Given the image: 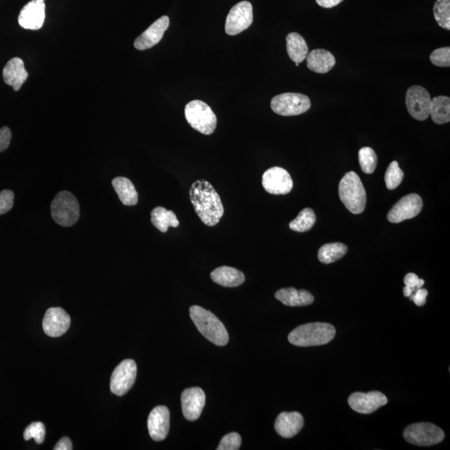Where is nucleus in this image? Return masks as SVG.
Segmentation results:
<instances>
[{
	"mask_svg": "<svg viewBox=\"0 0 450 450\" xmlns=\"http://www.w3.org/2000/svg\"><path fill=\"white\" fill-rule=\"evenodd\" d=\"M403 437L410 444L418 446H431L444 440L443 430L431 423H417L405 429Z\"/></svg>",
	"mask_w": 450,
	"mask_h": 450,
	"instance_id": "8",
	"label": "nucleus"
},
{
	"mask_svg": "<svg viewBox=\"0 0 450 450\" xmlns=\"http://www.w3.org/2000/svg\"><path fill=\"white\" fill-rule=\"evenodd\" d=\"M311 107L308 96L298 93H285L274 96L271 100V108L281 116H296L304 114Z\"/></svg>",
	"mask_w": 450,
	"mask_h": 450,
	"instance_id": "7",
	"label": "nucleus"
},
{
	"mask_svg": "<svg viewBox=\"0 0 450 450\" xmlns=\"http://www.w3.org/2000/svg\"><path fill=\"white\" fill-rule=\"evenodd\" d=\"M262 185L265 191L275 196H284L293 189L290 174L281 167H273L263 174Z\"/></svg>",
	"mask_w": 450,
	"mask_h": 450,
	"instance_id": "12",
	"label": "nucleus"
},
{
	"mask_svg": "<svg viewBox=\"0 0 450 450\" xmlns=\"http://www.w3.org/2000/svg\"><path fill=\"white\" fill-rule=\"evenodd\" d=\"M3 77L6 84L19 91L29 77L24 61L18 57L11 59L3 69Z\"/></svg>",
	"mask_w": 450,
	"mask_h": 450,
	"instance_id": "21",
	"label": "nucleus"
},
{
	"mask_svg": "<svg viewBox=\"0 0 450 450\" xmlns=\"http://www.w3.org/2000/svg\"><path fill=\"white\" fill-rule=\"evenodd\" d=\"M359 161L364 173L373 174L377 166V155L370 147H364L359 151Z\"/></svg>",
	"mask_w": 450,
	"mask_h": 450,
	"instance_id": "32",
	"label": "nucleus"
},
{
	"mask_svg": "<svg viewBox=\"0 0 450 450\" xmlns=\"http://www.w3.org/2000/svg\"><path fill=\"white\" fill-rule=\"evenodd\" d=\"M347 251L348 247L342 243L326 244L320 248L318 258L321 263L329 265L344 257Z\"/></svg>",
	"mask_w": 450,
	"mask_h": 450,
	"instance_id": "29",
	"label": "nucleus"
},
{
	"mask_svg": "<svg viewBox=\"0 0 450 450\" xmlns=\"http://www.w3.org/2000/svg\"><path fill=\"white\" fill-rule=\"evenodd\" d=\"M434 14L438 25L450 29V0H437L434 6Z\"/></svg>",
	"mask_w": 450,
	"mask_h": 450,
	"instance_id": "31",
	"label": "nucleus"
},
{
	"mask_svg": "<svg viewBox=\"0 0 450 450\" xmlns=\"http://www.w3.org/2000/svg\"><path fill=\"white\" fill-rule=\"evenodd\" d=\"M344 0H316L318 5L325 9H331V8L335 7L340 5Z\"/></svg>",
	"mask_w": 450,
	"mask_h": 450,
	"instance_id": "42",
	"label": "nucleus"
},
{
	"mask_svg": "<svg viewBox=\"0 0 450 450\" xmlns=\"http://www.w3.org/2000/svg\"><path fill=\"white\" fill-rule=\"evenodd\" d=\"M429 116L437 125L450 121V99L447 96H437L431 99Z\"/></svg>",
	"mask_w": 450,
	"mask_h": 450,
	"instance_id": "28",
	"label": "nucleus"
},
{
	"mask_svg": "<svg viewBox=\"0 0 450 450\" xmlns=\"http://www.w3.org/2000/svg\"><path fill=\"white\" fill-rule=\"evenodd\" d=\"M275 298L286 306L301 307L313 304V294L305 289L298 290L294 288L281 289L275 293Z\"/></svg>",
	"mask_w": 450,
	"mask_h": 450,
	"instance_id": "22",
	"label": "nucleus"
},
{
	"mask_svg": "<svg viewBox=\"0 0 450 450\" xmlns=\"http://www.w3.org/2000/svg\"><path fill=\"white\" fill-rule=\"evenodd\" d=\"M339 196L344 206L354 215L363 213L366 209V189L358 174L354 171L347 173L341 180Z\"/></svg>",
	"mask_w": 450,
	"mask_h": 450,
	"instance_id": "4",
	"label": "nucleus"
},
{
	"mask_svg": "<svg viewBox=\"0 0 450 450\" xmlns=\"http://www.w3.org/2000/svg\"><path fill=\"white\" fill-rule=\"evenodd\" d=\"M405 287L403 289V296L410 297L415 291L421 289L425 285L424 279H420L414 273H409L403 279Z\"/></svg>",
	"mask_w": 450,
	"mask_h": 450,
	"instance_id": "35",
	"label": "nucleus"
},
{
	"mask_svg": "<svg viewBox=\"0 0 450 450\" xmlns=\"http://www.w3.org/2000/svg\"><path fill=\"white\" fill-rule=\"evenodd\" d=\"M307 67L309 71L318 73H326L335 67L336 60L332 53L328 50L318 49H313L308 54Z\"/></svg>",
	"mask_w": 450,
	"mask_h": 450,
	"instance_id": "23",
	"label": "nucleus"
},
{
	"mask_svg": "<svg viewBox=\"0 0 450 450\" xmlns=\"http://www.w3.org/2000/svg\"><path fill=\"white\" fill-rule=\"evenodd\" d=\"M348 403L355 412L370 414L380 407L387 405L388 399L385 394L379 391H371L368 393L355 392L348 397Z\"/></svg>",
	"mask_w": 450,
	"mask_h": 450,
	"instance_id": "14",
	"label": "nucleus"
},
{
	"mask_svg": "<svg viewBox=\"0 0 450 450\" xmlns=\"http://www.w3.org/2000/svg\"><path fill=\"white\" fill-rule=\"evenodd\" d=\"M113 187L119 198L120 201L126 206H134L137 204L139 196L134 185L125 177H117L112 181Z\"/></svg>",
	"mask_w": 450,
	"mask_h": 450,
	"instance_id": "25",
	"label": "nucleus"
},
{
	"mask_svg": "<svg viewBox=\"0 0 450 450\" xmlns=\"http://www.w3.org/2000/svg\"><path fill=\"white\" fill-rule=\"evenodd\" d=\"M137 376V363L133 359L123 360L113 372L110 390L113 394L123 396L134 386Z\"/></svg>",
	"mask_w": 450,
	"mask_h": 450,
	"instance_id": "9",
	"label": "nucleus"
},
{
	"mask_svg": "<svg viewBox=\"0 0 450 450\" xmlns=\"http://www.w3.org/2000/svg\"><path fill=\"white\" fill-rule=\"evenodd\" d=\"M431 97L424 87L414 85L406 93V107L415 119L424 121L429 117Z\"/></svg>",
	"mask_w": 450,
	"mask_h": 450,
	"instance_id": "10",
	"label": "nucleus"
},
{
	"mask_svg": "<svg viewBox=\"0 0 450 450\" xmlns=\"http://www.w3.org/2000/svg\"><path fill=\"white\" fill-rule=\"evenodd\" d=\"M316 213L313 211V209L309 208H306L303 209V211L298 213L297 218L294 220L292 222L289 224V228L291 230L296 232H307L313 228L314 224H316Z\"/></svg>",
	"mask_w": 450,
	"mask_h": 450,
	"instance_id": "30",
	"label": "nucleus"
},
{
	"mask_svg": "<svg viewBox=\"0 0 450 450\" xmlns=\"http://www.w3.org/2000/svg\"><path fill=\"white\" fill-rule=\"evenodd\" d=\"M71 319L63 309L50 308L46 311L43 320V329L49 337H60L69 331Z\"/></svg>",
	"mask_w": 450,
	"mask_h": 450,
	"instance_id": "15",
	"label": "nucleus"
},
{
	"mask_svg": "<svg viewBox=\"0 0 450 450\" xmlns=\"http://www.w3.org/2000/svg\"><path fill=\"white\" fill-rule=\"evenodd\" d=\"M253 7L250 2L242 1L235 5L228 13L225 22V32L236 36L249 28L253 23Z\"/></svg>",
	"mask_w": 450,
	"mask_h": 450,
	"instance_id": "11",
	"label": "nucleus"
},
{
	"mask_svg": "<svg viewBox=\"0 0 450 450\" xmlns=\"http://www.w3.org/2000/svg\"><path fill=\"white\" fill-rule=\"evenodd\" d=\"M403 178V170L399 168L397 161H393L388 167L386 173V184L388 189L393 190L401 185Z\"/></svg>",
	"mask_w": 450,
	"mask_h": 450,
	"instance_id": "33",
	"label": "nucleus"
},
{
	"mask_svg": "<svg viewBox=\"0 0 450 450\" xmlns=\"http://www.w3.org/2000/svg\"><path fill=\"white\" fill-rule=\"evenodd\" d=\"M54 450H72L73 445L71 440L67 437L62 438L61 440L58 442L56 447L54 448Z\"/></svg>",
	"mask_w": 450,
	"mask_h": 450,
	"instance_id": "41",
	"label": "nucleus"
},
{
	"mask_svg": "<svg viewBox=\"0 0 450 450\" xmlns=\"http://www.w3.org/2000/svg\"><path fill=\"white\" fill-rule=\"evenodd\" d=\"M211 277L216 284L228 288H235L246 281V276L241 271L228 266L217 268L212 271Z\"/></svg>",
	"mask_w": 450,
	"mask_h": 450,
	"instance_id": "24",
	"label": "nucleus"
},
{
	"mask_svg": "<svg viewBox=\"0 0 450 450\" xmlns=\"http://www.w3.org/2000/svg\"><path fill=\"white\" fill-rule=\"evenodd\" d=\"M305 421L298 412H283L275 421L274 428L279 436L289 438L296 436L304 427Z\"/></svg>",
	"mask_w": 450,
	"mask_h": 450,
	"instance_id": "20",
	"label": "nucleus"
},
{
	"mask_svg": "<svg viewBox=\"0 0 450 450\" xmlns=\"http://www.w3.org/2000/svg\"><path fill=\"white\" fill-rule=\"evenodd\" d=\"M14 193L11 190L5 189L0 192V215L11 211L14 206Z\"/></svg>",
	"mask_w": 450,
	"mask_h": 450,
	"instance_id": "38",
	"label": "nucleus"
},
{
	"mask_svg": "<svg viewBox=\"0 0 450 450\" xmlns=\"http://www.w3.org/2000/svg\"><path fill=\"white\" fill-rule=\"evenodd\" d=\"M286 48L290 60L296 64H300L309 54V47L304 38L300 34L290 33L286 37Z\"/></svg>",
	"mask_w": 450,
	"mask_h": 450,
	"instance_id": "26",
	"label": "nucleus"
},
{
	"mask_svg": "<svg viewBox=\"0 0 450 450\" xmlns=\"http://www.w3.org/2000/svg\"><path fill=\"white\" fill-rule=\"evenodd\" d=\"M190 201L202 222L207 226H215L224 213L219 193L206 180H197L189 191Z\"/></svg>",
	"mask_w": 450,
	"mask_h": 450,
	"instance_id": "1",
	"label": "nucleus"
},
{
	"mask_svg": "<svg viewBox=\"0 0 450 450\" xmlns=\"http://www.w3.org/2000/svg\"><path fill=\"white\" fill-rule=\"evenodd\" d=\"M51 215L60 226L71 227L80 219L79 202L71 192L61 191L52 202Z\"/></svg>",
	"mask_w": 450,
	"mask_h": 450,
	"instance_id": "6",
	"label": "nucleus"
},
{
	"mask_svg": "<svg viewBox=\"0 0 450 450\" xmlns=\"http://www.w3.org/2000/svg\"><path fill=\"white\" fill-rule=\"evenodd\" d=\"M151 222L162 233L168 231L169 227L177 228L180 225L176 213L164 207H156L151 212Z\"/></svg>",
	"mask_w": 450,
	"mask_h": 450,
	"instance_id": "27",
	"label": "nucleus"
},
{
	"mask_svg": "<svg viewBox=\"0 0 450 450\" xmlns=\"http://www.w3.org/2000/svg\"><path fill=\"white\" fill-rule=\"evenodd\" d=\"M430 61L434 65L438 66V67H449L450 48L444 47L434 50L430 54Z\"/></svg>",
	"mask_w": 450,
	"mask_h": 450,
	"instance_id": "36",
	"label": "nucleus"
},
{
	"mask_svg": "<svg viewBox=\"0 0 450 450\" xmlns=\"http://www.w3.org/2000/svg\"><path fill=\"white\" fill-rule=\"evenodd\" d=\"M241 445V437L237 433L228 434L223 437L219 445L218 450H238Z\"/></svg>",
	"mask_w": 450,
	"mask_h": 450,
	"instance_id": "37",
	"label": "nucleus"
},
{
	"mask_svg": "<svg viewBox=\"0 0 450 450\" xmlns=\"http://www.w3.org/2000/svg\"><path fill=\"white\" fill-rule=\"evenodd\" d=\"M423 209L421 197L417 193L403 197L388 213L387 219L391 223L398 224L416 217Z\"/></svg>",
	"mask_w": 450,
	"mask_h": 450,
	"instance_id": "13",
	"label": "nucleus"
},
{
	"mask_svg": "<svg viewBox=\"0 0 450 450\" xmlns=\"http://www.w3.org/2000/svg\"><path fill=\"white\" fill-rule=\"evenodd\" d=\"M428 290L425 289H418L410 296V300L413 301L418 307H422L426 303L427 296H428Z\"/></svg>",
	"mask_w": 450,
	"mask_h": 450,
	"instance_id": "40",
	"label": "nucleus"
},
{
	"mask_svg": "<svg viewBox=\"0 0 450 450\" xmlns=\"http://www.w3.org/2000/svg\"><path fill=\"white\" fill-rule=\"evenodd\" d=\"M169 26L168 16H162L151 25L141 36L134 40V47L138 50H145L154 47L162 40L165 31Z\"/></svg>",
	"mask_w": 450,
	"mask_h": 450,
	"instance_id": "19",
	"label": "nucleus"
},
{
	"mask_svg": "<svg viewBox=\"0 0 450 450\" xmlns=\"http://www.w3.org/2000/svg\"><path fill=\"white\" fill-rule=\"evenodd\" d=\"M45 0H31L19 15V25L25 29L38 30L45 21Z\"/></svg>",
	"mask_w": 450,
	"mask_h": 450,
	"instance_id": "16",
	"label": "nucleus"
},
{
	"mask_svg": "<svg viewBox=\"0 0 450 450\" xmlns=\"http://www.w3.org/2000/svg\"><path fill=\"white\" fill-rule=\"evenodd\" d=\"M45 433V426L43 423L34 422L25 430L24 438L26 441L34 438L38 445H41L44 443Z\"/></svg>",
	"mask_w": 450,
	"mask_h": 450,
	"instance_id": "34",
	"label": "nucleus"
},
{
	"mask_svg": "<svg viewBox=\"0 0 450 450\" xmlns=\"http://www.w3.org/2000/svg\"><path fill=\"white\" fill-rule=\"evenodd\" d=\"M335 335L332 324L316 322L298 326L289 333L288 339L290 344L298 347L320 346L331 342Z\"/></svg>",
	"mask_w": 450,
	"mask_h": 450,
	"instance_id": "3",
	"label": "nucleus"
},
{
	"mask_svg": "<svg viewBox=\"0 0 450 450\" xmlns=\"http://www.w3.org/2000/svg\"><path fill=\"white\" fill-rule=\"evenodd\" d=\"M185 119L189 126L200 133L209 135L215 132L217 117L212 108L201 100H193L185 108Z\"/></svg>",
	"mask_w": 450,
	"mask_h": 450,
	"instance_id": "5",
	"label": "nucleus"
},
{
	"mask_svg": "<svg viewBox=\"0 0 450 450\" xmlns=\"http://www.w3.org/2000/svg\"><path fill=\"white\" fill-rule=\"evenodd\" d=\"M170 425L169 410L165 406H157L148 418L150 436L154 441H162L168 436Z\"/></svg>",
	"mask_w": 450,
	"mask_h": 450,
	"instance_id": "18",
	"label": "nucleus"
},
{
	"mask_svg": "<svg viewBox=\"0 0 450 450\" xmlns=\"http://www.w3.org/2000/svg\"><path fill=\"white\" fill-rule=\"evenodd\" d=\"M189 316L198 331L209 341L218 346L228 344L230 338L227 329L212 312L200 306L193 305L189 309Z\"/></svg>",
	"mask_w": 450,
	"mask_h": 450,
	"instance_id": "2",
	"label": "nucleus"
},
{
	"mask_svg": "<svg viewBox=\"0 0 450 450\" xmlns=\"http://www.w3.org/2000/svg\"><path fill=\"white\" fill-rule=\"evenodd\" d=\"M11 130L8 127H3L0 129V153L8 149L11 141Z\"/></svg>",
	"mask_w": 450,
	"mask_h": 450,
	"instance_id": "39",
	"label": "nucleus"
},
{
	"mask_svg": "<svg viewBox=\"0 0 450 450\" xmlns=\"http://www.w3.org/2000/svg\"><path fill=\"white\" fill-rule=\"evenodd\" d=\"M205 394L200 388H189L181 395L182 411L186 420L196 421L200 417L205 405Z\"/></svg>",
	"mask_w": 450,
	"mask_h": 450,
	"instance_id": "17",
	"label": "nucleus"
}]
</instances>
